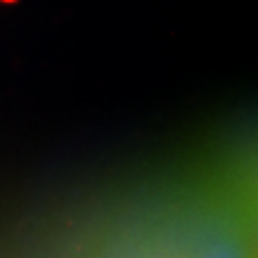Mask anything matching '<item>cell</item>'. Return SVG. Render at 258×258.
Segmentation results:
<instances>
[]
</instances>
